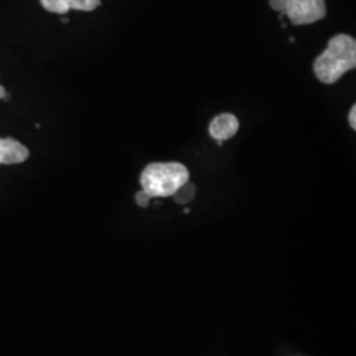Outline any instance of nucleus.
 Returning a JSON list of instances; mask_svg holds the SVG:
<instances>
[{
  "instance_id": "obj_1",
  "label": "nucleus",
  "mask_w": 356,
  "mask_h": 356,
  "mask_svg": "<svg viewBox=\"0 0 356 356\" xmlns=\"http://www.w3.org/2000/svg\"><path fill=\"white\" fill-rule=\"evenodd\" d=\"M356 66V41L348 35L331 38L326 51L314 63V73L322 83L332 85Z\"/></svg>"
},
{
  "instance_id": "obj_2",
  "label": "nucleus",
  "mask_w": 356,
  "mask_h": 356,
  "mask_svg": "<svg viewBox=\"0 0 356 356\" xmlns=\"http://www.w3.org/2000/svg\"><path fill=\"white\" fill-rule=\"evenodd\" d=\"M189 178L188 168L179 163H153L141 172V191L151 198L173 197Z\"/></svg>"
},
{
  "instance_id": "obj_3",
  "label": "nucleus",
  "mask_w": 356,
  "mask_h": 356,
  "mask_svg": "<svg viewBox=\"0 0 356 356\" xmlns=\"http://www.w3.org/2000/svg\"><path fill=\"white\" fill-rule=\"evenodd\" d=\"M270 7L286 16L293 26L314 24L326 16L325 0H269Z\"/></svg>"
},
{
  "instance_id": "obj_4",
  "label": "nucleus",
  "mask_w": 356,
  "mask_h": 356,
  "mask_svg": "<svg viewBox=\"0 0 356 356\" xmlns=\"http://www.w3.org/2000/svg\"><path fill=\"white\" fill-rule=\"evenodd\" d=\"M44 10L57 15H66L70 10L91 13L101 6V0H40Z\"/></svg>"
},
{
  "instance_id": "obj_5",
  "label": "nucleus",
  "mask_w": 356,
  "mask_h": 356,
  "mask_svg": "<svg viewBox=\"0 0 356 356\" xmlns=\"http://www.w3.org/2000/svg\"><path fill=\"white\" fill-rule=\"evenodd\" d=\"M239 129V120L235 115L225 113V114L218 115L216 116L211 123H210V135L213 139L216 141L229 140L231 138H234L236 135Z\"/></svg>"
},
{
  "instance_id": "obj_6",
  "label": "nucleus",
  "mask_w": 356,
  "mask_h": 356,
  "mask_svg": "<svg viewBox=\"0 0 356 356\" xmlns=\"http://www.w3.org/2000/svg\"><path fill=\"white\" fill-rule=\"evenodd\" d=\"M29 151L24 144L13 138L0 139V164L15 165L28 160Z\"/></svg>"
},
{
  "instance_id": "obj_7",
  "label": "nucleus",
  "mask_w": 356,
  "mask_h": 356,
  "mask_svg": "<svg viewBox=\"0 0 356 356\" xmlns=\"http://www.w3.org/2000/svg\"><path fill=\"white\" fill-rule=\"evenodd\" d=\"M195 191H195V185L188 181L185 185H182V186L173 194L175 201L179 204H191V201L195 198Z\"/></svg>"
},
{
  "instance_id": "obj_8",
  "label": "nucleus",
  "mask_w": 356,
  "mask_h": 356,
  "mask_svg": "<svg viewBox=\"0 0 356 356\" xmlns=\"http://www.w3.org/2000/svg\"><path fill=\"white\" fill-rule=\"evenodd\" d=\"M136 204H138V206H140V207H143V209H145V207H148L149 206V202H151V197L145 193L144 191H138L136 193Z\"/></svg>"
},
{
  "instance_id": "obj_9",
  "label": "nucleus",
  "mask_w": 356,
  "mask_h": 356,
  "mask_svg": "<svg viewBox=\"0 0 356 356\" xmlns=\"http://www.w3.org/2000/svg\"><path fill=\"white\" fill-rule=\"evenodd\" d=\"M348 123L353 129H356V106L354 104L353 108L350 110V115H348Z\"/></svg>"
},
{
  "instance_id": "obj_10",
  "label": "nucleus",
  "mask_w": 356,
  "mask_h": 356,
  "mask_svg": "<svg viewBox=\"0 0 356 356\" xmlns=\"http://www.w3.org/2000/svg\"><path fill=\"white\" fill-rule=\"evenodd\" d=\"M7 97H8V95H7V91L0 85V99H6Z\"/></svg>"
}]
</instances>
